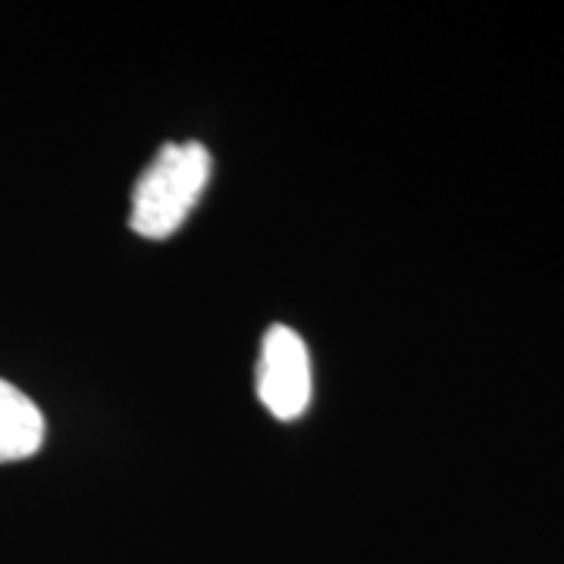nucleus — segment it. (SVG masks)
I'll use <instances>...</instances> for the list:
<instances>
[{
    "label": "nucleus",
    "instance_id": "f257e3e1",
    "mask_svg": "<svg viewBox=\"0 0 564 564\" xmlns=\"http://www.w3.org/2000/svg\"><path fill=\"white\" fill-rule=\"evenodd\" d=\"M210 180V154L202 141L163 144L161 154L141 173L132 195L129 226L144 239H166L202 202Z\"/></svg>",
    "mask_w": 564,
    "mask_h": 564
},
{
    "label": "nucleus",
    "instance_id": "f03ea898",
    "mask_svg": "<svg viewBox=\"0 0 564 564\" xmlns=\"http://www.w3.org/2000/svg\"><path fill=\"white\" fill-rule=\"evenodd\" d=\"M311 355L292 326H273L261 345L258 395L276 421H299L311 404Z\"/></svg>",
    "mask_w": 564,
    "mask_h": 564
},
{
    "label": "nucleus",
    "instance_id": "7ed1b4c3",
    "mask_svg": "<svg viewBox=\"0 0 564 564\" xmlns=\"http://www.w3.org/2000/svg\"><path fill=\"white\" fill-rule=\"evenodd\" d=\"M44 443V417L22 389L0 380V464L32 458Z\"/></svg>",
    "mask_w": 564,
    "mask_h": 564
}]
</instances>
